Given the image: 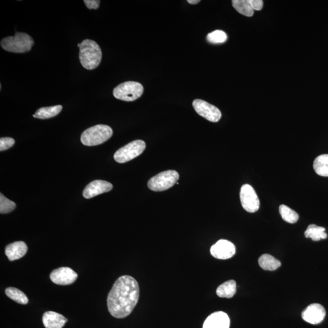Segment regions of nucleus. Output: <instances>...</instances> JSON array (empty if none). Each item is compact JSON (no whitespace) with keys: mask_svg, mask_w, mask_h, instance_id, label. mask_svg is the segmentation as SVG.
I'll return each mask as SVG.
<instances>
[{"mask_svg":"<svg viewBox=\"0 0 328 328\" xmlns=\"http://www.w3.org/2000/svg\"><path fill=\"white\" fill-rule=\"evenodd\" d=\"M230 319L224 312H215L210 315L204 323L202 328H229Z\"/></svg>","mask_w":328,"mask_h":328,"instance_id":"obj_14","label":"nucleus"},{"mask_svg":"<svg viewBox=\"0 0 328 328\" xmlns=\"http://www.w3.org/2000/svg\"><path fill=\"white\" fill-rule=\"evenodd\" d=\"M61 106L43 107L38 109L33 117L40 119H47L57 116L62 109Z\"/></svg>","mask_w":328,"mask_h":328,"instance_id":"obj_20","label":"nucleus"},{"mask_svg":"<svg viewBox=\"0 0 328 328\" xmlns=\"http://www.w3.org/2000/svg\"><path fill=\"white\" fill-rule=\"evenodd\" d=\"M240 200L243 209L249 213H254L260 208V200L257 193L249 184H245L240 191Z\"/></svg>","mask_w":328,"mask_h":328,"instance_id":"obj_8","label":"nucleus"},{"mask_svg":"<svg viewBox=\"0 0 328 328\" xmlns=\"http://www.w3.org/2000/svg\"><path fill=\"white\" fill-rule=\"evenodd\" d=\"M143 87L137 82L129 81L119 84L114 89L113 96L120 101L133 102L142 96Z\"/></svg>","mask_w":328,"mask_h":328,"instance_id":"obj_5","label":"nucleus"},{"mask_svg":"<svg viewBox=\"0 0 328 328\" xmlns=\"http://www.w3.org/2000/svg\"><path fill=\"white\" fill-rule=\"evenodd\" d=\"M78 273L72 269L61 267L54 270L50 274V279L54 283L58 285H70L78 278Z\"/></svg>","mask_w":328,"mask_h":328,"instance_id":"obj_10","label":"nucleus"},{"mask_svg":"<svg viewBox=\"0 0 328 328\" xmlns=\"http://www.w3.org/2000/svg\"><path fill=\"white\" fill-rule=\"evenodd\" d=\"M139 286L132 276L123 275L115 281L107 298L110 314L124 319L132 313L139 298Z\"/></svg>","mask_w":328,"mask_h":328,"instance_id":"obj_1","label":"nucleus"},{"mask_svg":"<svg viewBox=\"0 0 328 328\" xmlns=\"http://www.w3.org/2000/svg\"><path fill=\"white\" fill-rule=\"evenodd\" d=\"M179 178V173L175 170L163 171L150 179L148 187L154 191H165L175 186Z\"/></svg>","mask_w":328,"mask_h":328,"instance_id":"obj_6","label":"nucleus"},{"mask_svg":"<svg viewBox=\"0 0 328 328\" xmlns=\"http://www.w3.org/2000/svg\"><path fill=\"white\" fill-rule=\"evenodd\" d=\"M253 11H260L263 7V1L261 0H249Z\"/></svg>","mask_w":328,"mask_h":328,"instance_id":"obj_29","label":"nucleus"},{"mask_svg":"<svg viewBox=\"0 0 328 328\" xmlns=\"http://www.w3.org/2000/svg\"><path fill=\"white\" fill-rule=\"evenodd\" d=\"M279 212L282 219L287 222L294 224L299 220L298 214L286 205H281L279 207Z\"/></svg>","mask_w":328,"mask_h":328,"instance_id":"obj_24","label":"nucleus"},{"mask_svg":"<svg viewBox=\"0 0 328 328\" xmlns=\"http://www.w3.org/2000/svg\"><path fill=\"white\" fill-rule=\"evenodd\" d=\"M232 6L236 11L246 17H252L254 14L249 0H233Z\"/></svg>","mask_w":328,"mask_h":328,"instance_id":"obj_22","label":"nucleus"},{"mask_svg":"<svg viewBox=\"0 0 328 328\" xmlns=\"http://www.w3.org/2000/svg\"><path fill=\"white\" fill-rule=\"evenodd\" d=\"M113 132L106 125H97L84 131L81 142L84 145L95 146L102 144L111 137Z\"/></svg>","mask_w":328,"mask_h":328,"instance_id":"obj_4","label":"nucleus"},{"mask_svg":"<svg viewBox=\"0 0 328 328\" xmlns=\"http://www.w3.org/2000/svg\"><path fill=\"white\" fill-rule=\"evenodd\" d=\"M42 320L46 328H62L68 322L67 319L62 315L53 311L46 312Z\"/></svg>","mask_w":328,"mask_h":328,"instance_id":"obj_15","label":"nucleus"},{"mask_svg":"<svg viewBox=\"0 0 328 328\" xmlns=\"http://www.w3.org/2000/svg\"><path fill=\"white\" fill-rule=\"evenodd\" d=\"M5 293L9 298L18 303L27 304L29 301V300L24 292L19 290V289L9 287L6 289Z\"/></svg>","mask_w":328,"mask_h":328,"instance_id":"obj_23","label":"nucleus"},{"mask_svg":"<svg viewBox=\"0 0 328 328\" xmlns=\"http://www.w3.org/2000/svg\"><path fill=\"white\" fill-rule=\"evenodd\" d=\"M259 265L263 270L273 271L281 266V262L270 254L261 255L258 260Z\"/></svg>","mask_w":328,"mask_h":328,"instance_id":"obj_18","label":"nucleus"},{"mask_svg":"<svg viewBox=\"0 0 328 328\" xmlns=\"http://www.w3.org/2000/svg\"><path fill=\"white\" fill-rule=\"evenodd\" d=\"M78 47H79V48H80V47H81V43H78Z\"/></svg>","mask_w":328,"mask_h":328,"instance_id":"obj_31","label":"nucleus"},{"mask_svg":"<svg viewBox=\"0 0 328 328\" xmlns=\"http://www.w3.org/2000/svg\"><path fill=\"white\" fill-rule=\"evenodd\" d=\"M15 140L11 137H1L0 139V151H5L12 147Z\"/></svg>","mask_w":328,"mask_h":328,"instance_id":"obj_27","label":"nucleus"},{"mask_svg":"<svg viewBox=\"0 0 328 328\" xmlns=\"http://www.w3.org/2000/svg\"><path fill=\"white\" fill-rule=\"evenodd\" d=\"M236 292H237V284L234 280L225 281L217 289V296L221 298H232L235 296Z\"/></svg>","mask_w":328,"mask_h":328,"instance_id":"obj_17","label":"nucleus"},{"mask_svg":"<svg viewBox=\"0 0 328 328\" xmlns=\"http://www.w3.org/2000/svg\"><path fill=\"white\" fill-rule=\"evenodd\" d=\"M236 252L235 246L229 241L219 240L213 245L211 248V253L213 257L219 260H227L232 258Z\"/></svg>","mask_w":328,"mask_h":328,"instance_id":"obj_11","label":"nucleus"},{"mask_svg":"<svg viewBox=\"0 0 328 328\" xmlns=\"http://www.w3.org/2000/svg\"><path fill=\"white\" fill-rule=\"evenodd\" d=\"M112 185L109 182L102 180H96L89 183L84 188L83 196L86 199H90L99 194L111 191Z\"/></svg>","mask_w":328,"mask_h":328,"instance_id":"obj_13","label":"nucleus"},{"mask_svg":"<svg viewBox=\"0 0 328 328\" xmlns=\"http://www.w3.org/2000/svg\"><path fill=\"white\" fill-rule=\"evenodd\" d=\"M188 2L191 4H196L200 2L199 0H188Z\"/></svg>","mask_w":328,"mask_h":328,"instance_id":"obj_30","label":"nucleus"},{"mask_svg":"<svg viewBox=\"0 0 328 328\" xmlns=\"http://www.w3.org/2000/svg\"><path fill=\"white\" fill-rule=\"evenodd\" d=\"M84 4L89 9H97L99 8L100 2L99 0H84Z\"/></svg>","mask_w":328,"mask_h":328,"instance_id":"obj_28","label":"nucleus"},{"mask_svg":"<svg viewBox=\"0 0 328 328\" xmlns=\"http://www.w3.org/2000/svg\"><path fill=\"white\" fill-rule=\"evenodd\" d=\"M145 148L146 144L144 141L142 140L133 141L124 147L120 148L115 153L114 160L120 164L129 162L140 155Z\"/></svg>","mask_w":328,"mask_h":328,"instance_id":"obj_7","label":"nucleus"},{"mask_svg":"<svg viewBox=\"0 0 328 328\" xmlns=\"http://www.w3.org/2000/svg\"><path fill=\"white\" fill-rule=\"evenodd\" d=\"M207 40L213 44H220L226 42L227 35L221 30H217L209 33L207 36Z\"/></svg>","mask_w":328,"mask_h":328,"instance_id":"obj_25","label":"nucleus"},{"mask_svg":"<svg viewBox=\"0 0 328 328\" xmlns=\"http://www.w3.org/2000/svg\"><path fill=\"white\" fill-rule=\"evenodd\" d=\"M326 314V310L322 305L314 303L310 304L304 310L301 317L305 322L312 325H317L323 322Z\"/></svg>","mask_w":328,"mask_h":328,"instance_id":"obj_12","label":"nucleus"},{"mask_svg":"<svg viewBox=\"0 0 328 328\" xmlns=\"http://www.w3.org/2000/svg\"><path fill=\"white\" fill-rule=\"evenodd\" d=\"M325 228L318 226L316 224H311L307 227L304 232L305 237L307 238H311L314 242H318L321 240L326 239L327 234L325 232Z\"/></svg>","mask_w":328,"mask_h":328,"instance_id":"obj_19","label":"nucleus"},{"mask_svg":"<svg viewBox=\"0 0 328 328\" xmlns=\"http://www.w3.org/2000/svg\"><path fill=\"white\" fill-rule=\"evenodd\" d=\"M313 167L317 175L328 177V155L318 156L314 161Z\"/></svg>","mask_w":328,"mask_h":328,"instance_id":"obj_21","label":"nucleus"},{"mask_svg":"<svg viewBox=\"0 0 328 328\" xmlns=\"http://www.w3.org/2000/svg\"><path fill=\"white\" fill-rule=\"evenodd\" d=\"M79 48V59L83 67L88 70L98 67L102 57L99 45L93 40L86 39L81 43Z\"/></svg>","mask_w":328,"mask_h":328,"instance_id":"obj_2","label":"nucleus"},{"mask_svg":"<svg viewBox=\"0 0 328 328\" xmlns=\"http://www.w3.org/2000/svg\"><path fill=\"white\" fill-rule=\"evenodd\" d=\"M34 40L24 32H16L14 36L5 37L1 41V47L7 52L25 53L29 52L34 45Z\"/></svg>","mask_w":328,"mask_h":328,"instance_id":"obj_3","label":"nucleus"},{"mask_svg":"<svg viewBox=\"0 0 328 328\" xmlns=\"http://www.w3.org/2000/svg\"><path fill=\"white\" fill-rule=\"evenodd\" d=\"M16 207L14 202L7 199L2 193L0 194V213L1 214H9Z\"/></svg>","mask_w":328,"mask_h":328,"instance_id":"obj_26","label":"nucleus"},{"mask_svg":"<svg viewBox=\"0 0 328 328\" xmlns=\"http://www.w3.org/2000/svg\"><path fill=\"white\" fill-rule=\"evenodd\" d=\"M27 246L24 242H16L6 246L5 253L11 261L24 257L27 253Z\"/></svg>","mask_w":328,"mask_h":328,"instance_id":"obj_16","label":"nucleus"},{"mask_svg":"<svg viewBox=\"0 0 328 328\" xmlns=\"http://www.w3.org/2000/svg\"><path fill=\"white\" fill-rule=\"evenodd\" d=\"M193 107L199 116L212 122H219L222 114L217 107L201 99H195L193 102Z\"/></svg>","mask_w":328,"mask_h":328,"instance_id":"obj_9","label":"nucleus"}]
</instances>
